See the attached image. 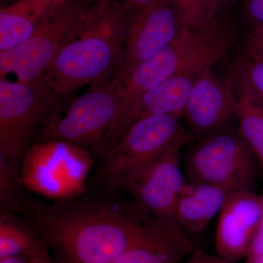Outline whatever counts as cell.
Instances as JSON below:
<instances>
[{
	"instance_id": "obj_1",
	"label": "cell",
	"mask_w": 263,
	"mask_h": 263,
	"mask_svg": "<svg viewBox=\"0 0 263 263\" xmlns=\"http://www.w3.org/2000/svg\"><path fill=\"white\" fill-rule=\"evenodd\" d=\"M56 263H116L150 215L135 201L85 195L51 205L35 202L24 214Z\"/></svg>"
},
{
	"instance_id": "obj_2",
	"label": "cell",
	"mask_w": 263,
	"mask_h": 263,
	"mask_svg": "<svg viewBox=\"0 0 263 263\" xmlns=\"http://www.w3.org/2000/svg\"><path fill=\"white\" fill-rule=\"evenodd\" d=\"M128 11L119 0L97 4L87 23L62 48L45 73L57 96L114 79L123 61Z\"/></svg>"
},
{
	"instance_id": "obj_3",
	"label": "cell",
	"mask_w": 263,
	"mask_h": 263,
	"mask_svg": "<svg viewBox=\"0 0 263 263\" xmlns=\"http://www.w3.org/2000/svg\"><path fill=\"white\" fill-rule=\"evenodd\" d=\"M238 39L237 23L229 14L199 29L184 27L172 42L136 66L120 81L123 97L132 103L176 74L201 72L227 56Z\"/></svg>"
},
{
	"instance_id": "obj_4",
	"label": "cell",
	"mask_w": 263,
	"mask_h": 263,
	"mask_svg": "<svg viewBox=\"0 0 263 263\" xmlns=\"http://www.w3.org/2000/svg\"><path fill=\"white\" fill-rule=\"evenodd\" d=\"M123 114L124 101L117 81H104L73 100H65L40 129L37 142H65L102 157Z\"/></svg>"
},
{
	"instance_id": "obj_5",
	"label": "cell",
	"mask_w": 263,
	"mask_h": 263,
	"mask_svg": "<svg viewBox=\"0 0 263 263\" xmlns=\"http://www.w3.org/2000/svg\"><path fill=\"white\" fill-rule=\"evenodd\" d=\"M181 119L171 114H157L131 124L102 157L95 175L96 184L108 193L122 190L135 175L175 145L193 141Z\"/></svg>"
},
{
	"instance_id": "obj_6",
	"label": "cell",
	"mask_w": 263,
	"mask_h": 263,
	"mask_svg": "<svg viewBox=\"0 0 263 263\" xmlns=\"http://www.w3.org/2000/svg\"><path fill=\"white\" fill-rule=\"evenodd\" d=\"M83 0H58L32 35L0 52V76L32 82L42 79L58 53L87 23L95 5Z\"/></svg>"
},
{
	"instance_id": "obj_7",
	"label": "cell",
	"mask_w": 263,
	"mask_h": 263,
	"mask_svg": "<svg viewBox=\"0 0 263 263\" xmlns=\"http://www.w3.org/2000/svg\"><path fill=\"white\" fill-rule=\"evenodd\" d=\"M65 99L44 78L32 82L0 79V158L20 170L33 138Z\"/></svg>"
},
{
	"instance_id": "obj_8",
	"label": "cell",
	"mask_w": 263,
	"mask_h": 263,
	"mask_svg": "<svg viewBox=\"0 0 263 263\" xmlns=\"http://www.w3.org/2000/svg\"><path fill=\"white\" fill-rule=\"evenodd\" d=\"M94 164L92 154L71 143L37 142L31 145L20 166L29 192L57 201L82 196Z\"/></svg>"
},
{
	"instance_id": "obj_9",
	"label": "cell",
	"mask_w": 263,
	"mask_h": 263,
	"mask_svg": "<svg viewBox=\"0 0 263 263\" xmlns=\"http://www.w3.org/2000/svg\"><path fill=\"white\" fill-rule=\"evenodd\" d=\"M196 141L183 162L186 181L254 191L261 164L237 129Z\"/></svg>"
},
{
	"instance_id": "obj_10",
	"label": "cell",
	"mask_w": 263,
	"mask_h": 263,
	"mask_svg": "<svg viewBox=\"0 0 263 263\" xmlns=\"http://www.w3.org/2000/svg\"><path fill=\"white\" fill-rule=\"evenodd\" d=\"M184 27L175 0H156L129 10L122 64L114 79H124L136 66L172 42Z\"/></svg>"
},
{
	"instance_id": "obj_11",
	"label": "cell",
	"mask_w": 263,
	"mask_h": 263,
	"mask_svg": "<svg viewBox=\"0 0 263 263\" xmlns=\"http://www.w3.org/2000/svg\"><path fill=\"white\" fill-rule=\"evenodd\" d=\"M185 144L175 145L135 175L122 188L150 215L174 224H177L176 204L186 182L181 162V149Z\"/></svg>"
},
{
	"instance_id": "obj_12",
	"label": "cell",
	"mask_w": 263,
	"mask_h": 263,
	"mask_svg": "<svg viewBox=\"0 0 263 263\" xmlns=\"http://www.w3.org/2000/svg\"><path fill=\"white\" fill-rule=\"evenodd\" d=\"M238 99L229 79H221L205 69L197 77L183 110L190 133L195 141L221 132L237 129Z\"/></svg>"
},
{
	"instance_id": "obj_13",
	"label": "cell",
	"mask_w": 263,
	"mask_h": 263,
	"mask_svg": "<svg viewBox=\"0 0 263 263\" xmlns=\"http://www.w3.org/2000/svg\"><path fill=\"white\" fill-rule=\"evenodd\" d=\"M263 195L251 190L233 192L219 213L215 248L229 263L247 258L262 215Z\"/></svg>"
},
{
	"instance_id": "obj_14",
	"label": "cell",
	"mask_w": 263,
	"mask_h": 263,
	"mask_svg": "<svg viewBox=\"0 0 263 263\" xmlns=\"http://www.w3.org/2000/svg\"><path fill=\"white\" fill-rule=\"evenodd\" d=\"M196 249L179 226L151 216L116 263H183Z\"/></svg>"
},
{
	"instance_id": "obj_15",
	"label": "cell",
	"mask_w": 263,
	"mask_h": 263,
	"mask_svg": "<svg viewBox=\"0 0 263 263\" xmlns=\"http://www.w3.org/2000/svg\"><path fill=\"white\" fill-rule=\"evenodd\" d=\"M201 72L176 74L137 98L126 114L112 146L131 124L141 118L157 114L182 117L194 84Z\"/></svg>"
},
{
	"instance_id": "obj_16",
	"label": "cell",
	"mask_w": 263,
	"mask_h": 263,
	"mask_svg": "<svg viewBox=\"0 0 263 263\" xmlns=\"http://www.w3.org/2000/svg\"><path fill=\"white\" fill-rule=\"evenodd\" d=\"M233 192L219 185L186 181L176 204V223L185 233H201Z\"/></svg>"
},
{
	"instance_id": "obj_17",
	"label": "cell",
	"mask_w": 263,
	"mask_h": 263,
	"mask_svg": "<svg viewBox=\"0 0 263 263\" xmlns=\"http://www.w3.org/2000/svg\"><path fill=\"white\" fill-rule=\"evenodd\" d=\"M58 0H7L0 8V52L27 41Z\"/></svg>"
},
{
	"instance_id": "obj_18",
	"label": "cell",
	"mask_w": 263,
	"mask_h": 263,
	"mask_svg": "<svg viewBox=\"0 0 263 263\" xmlns=\"http://www.w3.org/2000/svg\"><path fill=\"white\" fill-rule=\"evenodd\" d=\"M42 235L29 221L18 214L0 212V259L27 255L51 258Z\"/></svg>"
},
{
	"instance_id": "obj_19",
	"label": "cell",
	"mask_w": 263,
	"mask_h": 263,
	"mask_svg": "<svg viewBox=\"0 0 263 263\" xmlns=\"http://www.w3.org/2000/svg\"><path fill=\"white\" fill-rule=\"evenodd\" d=\"M228 79L238 98L263 105V59L247 56L233 62Z\"/></svg>"
},
{
	"instance_id": "obj_20",
	"label": "cell",
	"mask_w": 263,
	"mask_h": 263,
	"mask_svg": "<svg viewBox=\"0 0 263 263\" xmlns=\"http://www.w3.org/2000/svg\"><path fill=\"white\" fill-rule=\"evenodd\" d=\"M27 191L20 170L0 158V212L23 215L35 202L29 198Z\"/></svg>"
},
{
	"instance_id": "obj_21",
	"label": "cell",
	"mask_w": 263,
	"mask_h": 263,
	"mask_svg": "<svg viewBox=\"0 0 263 263\" xmlns=\"http://www.w3.org/2000/svg\"><path fill=\"white\" fill-rule=\"evenodd\" d=\"M237 132L263 167V105L238 98Z\"/></svg>"
},
{
	"instance_id": "obj_22",
	"label": "cell",
	"mask_w": 263,
	"mask_h": 263,
	"mask_svg": "<svg viewBox=\"0 0 263 263\" xmlns=\"http://www.w3.org/2000/svg\"><path fill=\"white\" fill-rule=\"evenodd\" d=\"M179 8L185 27L199 29L202 27V0H175Z\"/></svg>"
},
{
	"instance_id": "obj_23",
	"label": "cell",
	"mask_w": 263,
	"mask_h": 263,
	"mask_svg": "<svg viewBox=\"0 0 263 263\" xmlns=\"http://www.w3.org/2000/svg\"><path fill=\"white\" fill-rule=\"evenodd\" d=\"M239 18L249 30L263 23V0H240Z\"/></svg>"
},
{
	"instance_id": "obj_24",
	"label": "cell",
	"mask_w": 263,
	"mask_h": 263,
	"mask_svg": "<svg viewBox=\"0 0 263 263\" xmlns=\"http://www.w3.org/2000/svg\"><path fill=\"white\" fill-rule=\"evenodd\" d=\"M237 0H202V26L212 22L219 15L228 14L230 7Z\"/></svg>"
},
{
	"instance_id": "obj_25",
	"label": "cell",
	"mask_w": 263,
	"mask_h": 263,
	"mask_svg": "<svg viewBox=\"0 0 263 263\" xmlns=\"http://www.w3.org/2000/svg\"><path fill=\"white\" fill-rule=\"evenodd\" d=\"M247 56L261 58L263 54V23L251 29L243 41Z\"/></svg>"
},
{
	"instance_id": "obj_26",
	"label": "cell",
	"mask_w": 263,
	"mask_h": 263,
	"mask_svg": "<svg viewBox=\"0 0 263 263\" xmlns=\"http://www.w3.org/2000/svg\"><path fill=\"white\" fill-rule=\"evenodd\" d=\"M262 254H263V205L262 215L259 220L258 228L254 235L247 257H255Z\"/></svg>"
},
{
	"instance_id": "obj_27",
	"label": "cell",
	"mask_w": 263,
	"mask_h": 263,
	"mask_svg": "<svg viewBox=\"0 0 263 263\" xmlns=\"http://www.w3.org/2000/svg\"><path fill=\"white\" fill-rule=\"evenodd\" d=\"M184 263H229L221 257L213 256L204 251L196 249Z\"/></svg>"
},
{
	"instance_id": "obj_28",
	"label": "cell",
	"mask_w": 263,
	"mask_h": 263,
	"mask_svg": "<svg viewBox=\"0 0 263 263\" xmlns=\"http://www.w3.org/2000/svg\"><path fill=\"white\" fill-rule=\"evenodd\" d=\"M41 259L47 258H41V257L27 255L13 256V257L0 259V263H35Z\"/></svg>"
},
{
	"instance_id": "obj_29",
	"label": "cell",
	"mask_w": 263,
	"mask_h": 263,
	"mask_svg": "<svg viewBox=\"0 0 263 263\" xmlns=\"http://www.w3.org/2000/svg\"><path fill=\"white\" fill-rule=\"evenodd\" d=\"M128 10L134 9L153 3L156 0H119Z\"/></svg>"
},
{
	"instance_id": "obj_30",
	"label": "cell",
	"mask_w": 263,
	"mask_h": 263,
	"mask_svg": "<svg viewBox=\"0 0 263 263\" xmlns=\"http://www.w3.org/2000/svg\"><path fill=\"white\" fill-rule=\"evenodd\" d=\"M245 263H263V254L255 257H247Z\"/></svg>"
},
{
	"instance_id": "obj_31",
	"label": "cell",
	"mask_w": 263,
	"mask_h": 263,
	"mask_svg": "<svg viewBox=\"0 0 263 263\" xmlns=\"http://www.w3.org/2000/svg\"><path fill=\"white\" fill-rule=\"evenodd\" d=\"M83 1L91 3V4H101V3H106L110 0H83Z\"/></svg>"
},
{
	"instance_id": "obj_32",
	"label": "cell",
	"mask_w": 263,
	"mask_h": 263,
	"mask_svg": "<svg viewBox=\"0 0 263 263\" xmlns=\"http://www.w3.org/2000/svg\"><path fill=\"white\" fill-rule=\"evenodd\" d=\"M35 263H56L55 261L53 260V259H41L38 260Z\"/></svg>"
},
{
	"instance_id": "obj_33",
	"label": "cell",
	"mask_w": 263,
	"mask_h": 263,
	"mask_svg": "<svg viewBox=\"0 0 263 263\" xmlns=\"http://www.w3.org/2000/svg\"><path fill=\"white\" fill-rule=\"evenodd\" d=\"M261 58L263 59V54H262V57H261Z\"/></svg>"
}]
</instances>
